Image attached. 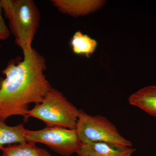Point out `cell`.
<instances>
[{
	"label": "cell",
	"instance_id": "obj_8",
	"mask_svg": "<svg viewBox=\"0 0 156 156\" xmlns=\"http://www.w3.org/2000/svg\"><path fill=\"white\" fill-rule=\"evenodd\" d=\"M129 103L156 118V85L143 87L128 98Z\"/></svg>",
	"mask_w": 156,
	"mask_h": 156
},
{
	"label": "cell",
	"instance_id": "obj_7",
	"mask_svg": "<svg viewBox=\"0 0 156 156\" xmlns=\"http://www.w3.org/2000/svg\"><path fill=\"white\" fill-rule=\"evenodd\" d=\"M132 147L119 148L105 143H90L82 144L79 156H132L136 151Z\"/></svg>",
	"mask_w": 156,
	"mask_h": 156
},
{
	"label": "cell",
	"instance_id": "obj_13",
	"mask_svg": "<svg viewBox=\"0 0 156 156\" xmlns=\"http://www.w3.org/2000/svg\"><path fill=\"white\" fill-rule=\"evenodd\" d=\"M2 156H5V155H3H3H2Z\"/></svg>",
	"mask_w": 156,
	"mask_h": 156
},
{
	"label": "cell",
	"instance_id": "obj_1",
	"mask_svg": "<svg viewBox=\"0 0 156 156\" xmlns=\"http://www.w3.org/2000/svg\"><path fill=\"white\" fill-rule=\"evenodd\" d=\"M21 61L12 59L2 71L0 79V120L9 117L25 118L30 103H40L52 88L47 80L44 56L31 48L23 50Z\"/></svg>",
	"mask_w": 156,
	"mask_h": 156
},
{
	"label": "cell",
	"instance_id": "obj_3",
	"mask_svg": "<svg viewBox=\"0 0 156 156\" xmlns=\"http://www.w3.org/2000/svg\"><path fill=\"white\" fill-rule=\"evenodd\" d=\"M79 110L61 92L52 88L40 103L26 113V119L34 117L43 121L47 127L74 130L77 122Z\"/></svg>",
	"mask_w": 156,
	"mask_h": 156
},
{
	"label": "cell",
	"instance_id": "obj_12",
	"mask_svg": "<svg viewBox=\"0 0 156 156\" xmlns=\"http://www.w3.org/2000/svg\"><path fill=\"white\" fill-rule=\"evenodd\" d=\"M2 8L0 0V42L6 41L9 38L11 32L7 26L2 16Z\"/></svg>",
	"mask_w": 156,
	"mask_h": 156
},
{
	"label": "cell",
	"instance_id": "obj_6",
	"mask_svg": "<svg viewBox=\"0 0 156 156\" xmlns=\"http://www.w3.org/2000/svg\"><path fill=\"white\" fill-rule=\"evenodd\" d=\"M50 2L61 13L75 17L95 12L104 4V1L93 0H51Z\"/></svg>",
	"mask_w": 156,
	"mask_h": 156
},
{
	"label": "cell",
	"instance_id": "obj_11",
	"mask_svg": "<svg viewBox=\"0 0 156 156\" xmlns=\"http://www.w3.org/2000/svg\"><path fill=\"white\" fill-rule=\"evenodd\" d=\"M97 45L95 40L80 30L74 34L70 41L72 50L75 54L87 57L95 52Z\"/></svg>",
	"mask_w": 156,
	"mask_h": 156
},
{
	"label": "cell",
	"instance_id": "obj_10",
	"mask_svg": "<svg viewBox=\"0 0 156 156\" xmlns=\"http://www.w3.org/2000/svg\"><path fill=\"white\" fill-rule=\"evenodd\" d=\"M1 150L5 156H53L44 149L27 142L10 144Z\"/></svg>",
	"mask_w": 156,
	"mask_h": 156
},
{
	"label": "cell",
	"instance_id": "obj_14",
	"mask_svg": "<svg viewBox=\"0 0 156 156\" xmlns=\"http://www.w3.org/2000/svg\"><path fill=\"white\" fill-rule=\"evenodd\" d=\"M0 48H1V45H0Z\"/></svg>",
	"mask_w": 156,
	"mask_h": 156
},
{
	"label": "cell",
	"instance_id": "obj_9",
	"mask_svg": "<svg viewBox=\"0 0 156 156\" xmlns=\"http://www.w3.org/2000/svg\"><path fill=\"white\" fill-rule=\"evenodd\" d=\"M26 130L23 124L9 126L0 120V149L6 144L10 145L27 142L24 136Z\"/></svg>",
	"mask_w": 156,
	"mask_h": 156
},
{
	"label": "cell",
	"instance_id": "obj_2",
	"mask_svg": "<svg viewBox=\"0 0 156 156\" xmlns=\"http://www.w3.org/2000/svg\"><path fill=\"white\" fill-rule=\"evenodd\" d=\"M3 12L9 21L11 33L23 50L31 48L41 16L32 0H1Z\"/></svg>",
	"mask_w": 156,
	"mask_h": 156
},
{
	"label": "cell",
	"instance_id": "obj_4",
	"mask_svg": "<svg viewBox=\"0 0 156 156\" xmlns=\"http://www.w3.org/2000/svg\"><path fill=\"white\" fill-rule=\"evenodd\" d=\"M83 144L101 142L119 148L132 147L133 144L122 136L115 126L106 117L92 116L79 110L76 128Z\"/></svg>",
	"mask_w": 156,
	"mask_h": 156
},
{
	"label": "cell",
	"instance_id": "obj_5",
	"mask_svg": "<svg viewBox=\"0 0 156 156\" xmlns=\"http://www.w3.org/2000/svg\"><path fill=\"white\" fill-rule=\"evenodd\" d=\"M24 136L27 142L44 144L50 149L62 156H70L77 154L82 143L76 129L47 127L38 131L26 130Z\"/></svg>",
	"mask_w": 156,
	"mask_h": 156
}]
</instances>
